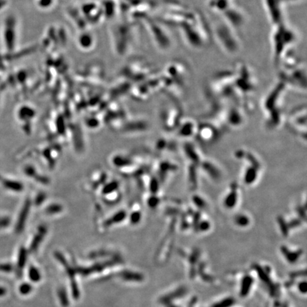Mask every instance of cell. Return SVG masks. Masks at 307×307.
I'll list each match as a JSON object with an SVG mask.
<instances>
[{"label":"cell","instance_id":"obj_1","mask_svg":"<svg viewBox=\"0 0 307 307\" xmlns=\"http://www.w3.org/2000/svg\"><path fill=\"white\" fill-rule=\"evenodd\" d=\"M26 260V251L24 248H21L19 253L18 259V266L19 268L22 269L25 265Z\"/></svg>","mask_w":307,"mask_h":307},{"label":"cell","instance_id":"obj_2","mask_svg":"<svg viewBox=\"0 0 307 307\" xmlns=\"http://www.w3.org/2000/svg\"><path fill=\"white\" fill-rule=\"evenodd\" d=\"M29 277L32 281H38L41 278V274L35 266H31L29 270Z\"/></svg>","mask_w":307,"mask_h":307},{"label":"cell","instance_id":"obj_3","mask_svg":"<svg viewBox=\"0 0 307 307\" xmlns=\"http://www.w3.org/2000/svg\"><path fill=\"white\" fill-rule=\"evenodd\" d=\"M44 233H45V230H43L42 232L40 231L39 232H38V234L37 235H36L35 237V238H34V241L31 243V249H32V250H34V249H36V247H38V244H39V242H41V241L42 240V238H43V237H44Z\"/></svg>","mask_w":307,"mask_h":307},{"label":"cell","instance_id":"obj_4","mask_svg":"<svg viewBox=\"0 0 307 307\" xmlns=\"http://www.w3.org/2000/svg\"><path fill=\"white\" fill-rule=\"evenodd\" d=\"M31 286L27 283L22 284L20 286V287H19V291H20L21 294H23V295H26V294H29L31 291Z\"/></svg>","mask_w":307,"mask_h":307},{"label":"cell","instance_id":"obj_5","mask_svg":"<svg viewBox=\"0 0 307 307\" xmlns=\"http://www.w3.org/2000/svg\"><path fill=\"white\" fill-rule=\"evenodd\" d=\"M123 278L126 279V280L137 281V280H139V279L141 278V276L139 274H134V273H131V272L124 273Z\"/></svg>","mask_w":307,"mask_h":307},{"label":"cell","instance_id":"obj_6","mask_svg":"<svg viewBox=\"0 0 307 307\" xmlns=\"http://www.w3.org/2000/svg\"><path fill=\"white\" fill-rule=\"evenodd\" d=\"M0 270L4 272H9L13 270V266L10 264H0Z\"/></svg>","mask_w":307,"mask_h":307},{"label":"cell","instance_id":"obj_7","mask_svg":"<svg viewBox=\"0 0 307 307\" xmlns=\"http://www.w3.org/2000/svg\"><path fill=\"white\" fill-rule=\"evenodd\" d=\"M9 224V221L8 219H0V228L6 227Z\"/></svg>","mask_w":307,"mask_h":307},{"label":"cell","instance_id":"obj_8","mask_svg":"<svg viewBox=\"0 0 307 307\" xmlns=\"http://www.w3.org/2000/svg\"><path fill=\"white\" fill-rule=\"evenodd\" d=\"M59 295H60V298H61V302L63 303V305H65V303H67L65 302V298H66V296H65V294L64 293V291H61V293H59Z\"/></svg>","mask_w":307,"mask_h":307},{"label":"cell","instance_id":"obj_9","mask_svg":"<svg viewBox=\"0 0 307 307\" xmlns=\"http://www.w3.org/2000/svg\"><path fill=\"white\" fill-rule=\"evenodd\" d=\"M6 294V289H4V287H0V297L3 296Z\"/></svg>","mask_w":307,"mask_h":307}]
</instances>
